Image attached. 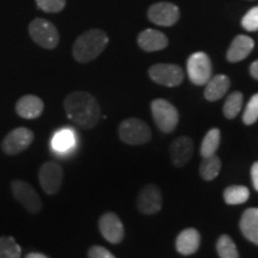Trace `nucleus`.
Listing matches in <instances>:
<instances>
[{"mask_svg":"<svg viewBox=\"0 0 258 258\" xmlns=\"http://www.w3.org/2000/svg\"><path fill=\"white\" fill-rule=\"evenodd\" d=\"M167 37L163 32L154 30V29H146L141 31L138 36V44L145 51H157L167 47Z\"/></svg>","mask_w":258,"mask_h":258,"instance_id":"dca6fc26","label":"nucleus"},{"mask_svg":"<svg viewBox=\"0 0 258 258\" xmlns=\"http://www.w3.org/2000/svg\"><path fill=\"white\" fill-rule=\"evenodd\" d=\"M201 235L195 228H186L178 234L176 239V249L180 254L189 256L199 250Z\"/></svg>","mask_w":258,"mask_h":258,"instance_id":"a211bd4d","label":"nucleus"},{"mask_svg":"<svg viewBox=\"0 0 258 258\" xmlns=\"http://www.w3.org/2000/svg\"><path fill=\"white\" fill-rule=\"evenodd\" d=\"M88 254L89 258H116L110 251L106 250L105 247L99 246V245L90 247Z\"/></svg>","mask_w":258,"mask_h":258,"instance_id":"7c9ffc66","label":"nucleus"},{"mask_svg":"<svg viewBox=\"0 0 258 258\" xmlns=\"http://www.w3.org/2000/svg\"><path fill=\"white\" fill-rule=\"evenodd\" d=\"M25 258H48L46 254L43 253H40V252H31V253H28Z\"/></svg>","mask_w":258,"mask_h":258,"instance_id":"72a5a7b5","label":"nucleus"},{"mask_svg":"<svg viewBox=\"0 0 258 258\" xmlns=\"http://www.w3.org/2000/svg\"><path fill=\"white\" fill-rule=\"evenodd\" d=\"M118 135L123 143L132 146L147 144L152 139L150 127L143 120L135 117L127 118L121 122L118 127Z\"/></svg>","mask_w":258,"mask_h":258,"instance_id":"20e7f679","label":"nucleus"},{"mask_svg":"<svg viewBox=\"0 0 258 258\" xmlns=\"http://www.w3.org/2000/svg\"><path fill=\"white\" fill-rule=\"evenodd\" d=\"M221 170L220 158L214 156L203 158L201 165H200V175L205 180L215 179Z\"/></svg>","mask_w":258,"mask_h":258,"instance_id":"412c9836","label":"nucleus"},{"mask_svg":"<svg viewBox=\"0 0 258 258\" xmlns=\"http://www.w3.org/2000/svg\"><path fill=\"white\" fill-rule=\"evenodd\" d=\"M11 190L14 198L17 200L19 205H22L24 209L31 214H37L42 211V200L36 190L24 182V180L15 179L11 182Z\"/></svg>","mask_w":258,"mask_h":258,"instance_id":"423d86ee","label":"nucleus"},{"mask_svg":"<svg viewBox=\"0 0 258 258\" xmlns=\"http://www.w3.org/2000/svg\"><path fill=\"white\" fill-rule=\"evenodd\" d=\"M148 19L160 27H171L175 25L179 19L178 6L171 3L161 2L153 4L148 9Z\"/></svg>","mask_w":258,"mask_h":258,"instance_id":"9b49d317","label":"nucleus"},{"mask_svg":"<svg viewBox=\"0 0 258 258\" xmlns=\"http://www.w3.org/2000/svg\"><path fill=\"white\" fill-rule=\"evenodd\" d=\"M231 82L230 78L224 74H218V76L212 77L206 84L205 97L209 102H215L222 98L226 95V92L230 89Z\"/></svg>","mask_w":258,"mask_h":258,"instance_id":"6ab92c4d","label":"nucleus"},{"mask_svg":"<svg viewBox=\"0 0 258 258\" xmlns=\"http://www.w3.org/2000/svg\"><path fill=\"white\" fill-rule=\"evenodd\" d=\"M251 178H252L254 189L258 191V161L253 163L252 167H251Z\"/></svg>","mask_w":258,"mask_h":258,"instance_id":"2f4dec72","label":"nucleus"},{"mask_svg":"<svg viewBox=\"0 0 258 258\" xmlns=\"http://www.w3.org/2000/svg\"><path fill=\"white\" fill-rule=\"evenodd\" d=\"M38 9L47 14H57L66 6V0H35Z\"/></svg>","mask_w":258,"mask_h":258,"instance_id":"c85d7f7f","label":"nucleus"},{"mask_svg":"<svg viewBox=\"0 0 258 258\" xmlns=\"http://www.w3.org/2000/svg\"><path fill=\"white\" fill-rule=\"evenodd\" d=\"M38 180L48 195H55L59 192L63 180V170L55 161L43 163L38 170Z\"/></svg>","mask_w":258,"mask_h":258,"instance_id":"1a4fd4ad","label":"nucleus"},{"mask_svg":"<svg viewBox=\"0 0 258 258\" xmlns=\"http://www.w3.org/2000/svg\"><path fill=\"white\" fill-rule=\"evenodd\" d=\"M153 120L163 133L173 132L178 123V111L166 99H154L151 104Z\"/></svg>","mask_w":258,"mask_h":258,"instance_id":"39448f33","label":"nucleus"},{"mask_svg":"<svg viewBox=\"0 0 258 258\" xmlns=\"http://www.w3.org/2000/svg\"><path fill=\"white\" fill-rule=\"evenodd\" d=\"M151 79L159 85L175 88L178 86L184 79L182 67L172 63H157L153 64L148 71Z\"/></svg>","mask_w":258,"mask_h":258,"instance_id":"6e6552de","label":"nucleus"},{"mask_svg":"<svg viewBox=\"0 0 258 258\" xmlns=\"http://www.w3.org/2000/svg\"><path fill=\"white\" fill-rule=\"evenodd\" d=\"M22 247L14 237H0V258H21Z\"/></svg>","mask_w":258,"mask_h":258,"instance_id":"a878e982","label":"nucleus"},{"mask_svg":"<svg viewBox=\"0 0 258 258\" xmlns=\"http://www.w3.org/2000/svg\"><path fill=\"white\" fill-rule=\"evenodd\" d=\"M258 120V93L251 97L243 115V122L246 125L253 124Z\"/></svg>","mask_w":258,"mask_h":258,"instance_id":"cd10ccee","label":"nucleus"},{"mask_svg":"<svg viewBox=\"0 0 258 258\" xmlns=\"http://www.w3.org/2000/svg\"><path fill=\"white\" fill-rule=\"evenodd\" d=\"M250 74L253 79L258 80V60L251 63L250 66Z\"/></svg>","mask_w":258,"mask_h":258,"instance_id":"473e14b6","label":"nucleus"},{"mask_svg":"<svg viewBox=\"0 0 258 258\" xmlns=\"http://www.w3.org/2000/svg\"><path fill=\"white\" fill-rule=\"evenodd\" d=\"M44 104L40 97L35 95H25L18 99L16 103V112L21 117L27 120H34L40 117L43 112Z\"/></svg>","mask_w":258,"mask_h":258,"instance_id":"2eb2a0df","label":"nucleus"},{"mask_svg":"<svg viewBox=\"0 0 258 258\" xmlns=\"http://www.w3.org/2000/svg\"><path fill=\"white\" fill-rule=\"evenodd\" d=\"M240 231L251 243L258 245V208H249L240 219Z\"/></svg>","mask_w":258,"mask_h":258,"instance_id":"aec40b11","label":"nucleus"},{"mask_svg":"<svg viewBox=\"0 0 258 258\" xmlns=\"http://www.w3.org/2000/svg\"><path fill=\"white\" fill-rule=\"evenodd\" d=\"M253 47L254 42L252 38L245 36V35H238L232 41L226 56H227V60L230 62H239V61L246 59L249 56V54L252 51Z\"/></svg>","mask_w":258,"mask_h":258,"instance_id":"f3484780","label":"nucleus"},{"mask_svg":"<svg viewBox=\"0 0 258 258\" xmlns=\"http://www.w3.org/2000/svg\"><path fill=\"white\" fill-rule=\"evenodd\" d=\"M194 153V141L191 138L179 137L170 147V156L172 164L177 167H183L189 163Z\"/></svg>","mask_w":258,"mask_h":258,"instance_id":"4468645a","label":"nucleus"},{"mask_svg":"<svg viewBox=\"0 0 258 258\" xmlns=\"http://www.w3.org/2000/svg\"><path fill=\"white\" fill-rule=\"evenodd\" d=\"M67 117L74 124L84 129H92L101 118V106L91 93L85 91L71 92L63 101Z\"/></svg>","mask_w":258,"mask_h":258,"instance_id":"f257e3e1","label":"nucleus"},{"mask_svg":"<svg viewBox=\"0 0 258 258\" xmlns=\"http://www.w3.org/2000/svg\"><path fill=\"white\" fill-rule=\"evenodd\" d=\"M35 135L29 128L18 127L15 128L6 135L2 143L3 152L8 156H16L22 153L30 146L34 141Z\"/></svg>","mask_w":258,"mask_h":258,"instance_id":"9d476101","label":"nucleus"},{"mask_svg":"<svg viewBox=\"0 0 258 258\" xmlns=\"http://www.w3.org/2000/svg\"><path fill=\"white\" fill-rule=\"evenodd\" d=\"M220 131L218 128H213L206 134V137L202 140L201 150H200L203 158L214 156L219 148V145H220Z\"/></svg>","mask_w":258,"mask_h":258,"instance_id":"4be33fe9","label":"nucleus"},{"mask_svg":"<svg viewBox=\"0 0 258 258\" xmlns=\"http://www.w3.org/2000/svg\"><path fill=\"white\" fill-rule=\"evenodd\" d=\"M241 105H243V93L238 91L231 93L224 104L225 117L228 120H233L234 117H237L241 110Z\"/></svg>","mask_w":258,"mask_h":258,"instance_id":"393cba45","label":"nucleus"},{"mask_svg":"<svg viewBox=\"0 0 258 258\" xmlns=\"http://www.w3.org/2000/svg\"><path fill=\"white\" fill-rule=\"evenodd\" d=\"M99 231L105 240L111 244H118L124 238V227L121 219L112 212H106L98 221Z\"/></svg>","mask_w":258,"mask_h":258,"instance_id":"f8f14e48","label":"nucleus"},{"mask_svg":"<svg viewBox=\"0 0 258 258\" xmlns=\"http://www.w3.org/2000/svg\"><path fill=\"white\" fill-rule=\"evenodd\" d=\"M109 37L101 29H90L77 38L73 44V56L78 62L88 63L103 53Z\"/></svg>","mask_w":258,"mask_h":258,"instance_id":"f03ea898","label":"nucleus"},{"mask_svg":"<svg viewBox=\"0 0 258 258\" xmlns=\"http://www.w3.org/2000/svg\"><path fill=\"white\" fill-rule=\"evenodd\" d=\"M161 192L156 184H147L140 190L138 196V208L143 214H156L161 209Z\"/></svg>","mask_w":258,"mask_h":258,"instance_id":"ddd939ff","label":"nucleus"},{"mask_svg":"<svg viewBox=\"0 0 258 258\" xmlns=\"http://www.w3.org/2000/svg\"><path fill=\"white\" fill-rule=\"evenodd\" d=\"M249 189L243 185L228 186L224 191V200L227 205H241L249 200Z\"/></svg>","mask_w":258,"mask_h":258,"instance_id":"b1692460","label":"nucleus"},{"mask_svg":"<svg viewBox=\"0 0 258 258\" xmlns=\"http://www.w3.org/2000/svg\"><path fill=\"white\" fill-rule=\"evenodd\" d=\"M186 71L190 82L195 85H206L212 78V62L209 56L203 51L190 55L186 62Z\"/></svg>","mask_w":258,"mask_h":258,"instance_id":"0eeeda50","label":"nucleus"},{"mask_svg":"<svg viewBox=\"0 0 258 258\" xmlns=\"http://www.w3.org/2000/svg\"><path fill=\"white\" fill-rule=\"evenodd\" d=\"M76 139L74 134L70 129H61L54 135L53 140H51V146L57 152H67L74 146Z\"/></svg>","mask_w":258,"mask_h":258,"instance_id":"5701e85b","label":"nucleus"},{"mask_svg":"<svg viewBox=\"0 0 258 258\" xmlns=\"http://www.w3.org/2000/svg\"><path fill=\"white\" fill-rule=\"evenodd\" d=\"M29 35L35 43L46 49H54L60 41L59 31L51 22L43 18H36L29 25Z\"/></svg>","mask_w":258,"mask_h":258,"instance_id":"7ed1b4c3","label":"nucleus"},{"mask_svg":"<svg viewBox=\"0 0 258 258\" xmlns=\"http://www.w3.org/2000/svg\"><path fill=\"white\" fill-rule=\"evenodd\" d=\"M217 251L220 258H239L234 241L227 234H222L218 239Z\"/></svg>","mask_w":258,"mask_h":258,"instance_id":"bb28decb","label":"nucleus"},{"mask_svg":"<svg viewBox=\"0 0 258 258\" xmlns=\"http://www.w3.org/2000/svg\"><path fill=\"white\" fill-rule=\"evenodd\" d=\"M241 27L246 31L258 30V6L249 10L245 14L243 19H241Z\"/></svg>","mask_w":258,"mask_h":258,"instance_id":"c756f323","label":"nucleus"}]
</instances>
